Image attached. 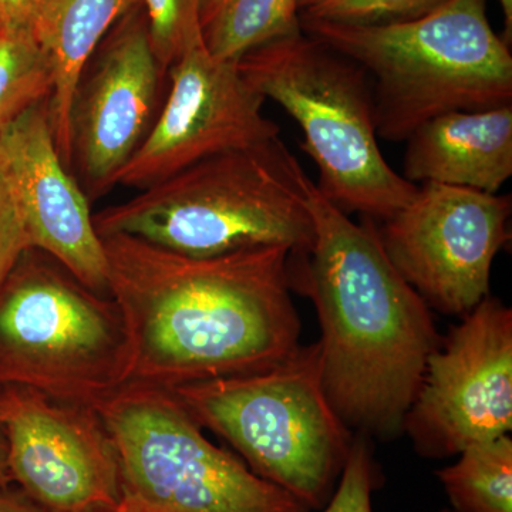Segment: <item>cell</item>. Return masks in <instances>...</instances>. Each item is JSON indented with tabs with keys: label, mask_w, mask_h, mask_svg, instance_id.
Instances as JSON below:
<instances>
[{
	"label": "cell",
	"mask_w": 512,
	"mask_h": 512,
	"mask_svg": "<svg viewBox=\"0 0 512 512\" xmlns=\"http://www.w3.org/2000/svg\"><path fill=\"white\" fill-rule=\"evenodd\" d=\"M126 372V330L113 298L30 248L0 288V384L96 407Z\"/></svg>",
	"instance_id": "52a82bcc"
},
{
	"label": "cell",
	"mask_w": 512,
	"mask_h": 512,
	"mask_svg": "<svg viewBox=\"0 0 512 512\" xmlns=\"http://www.w3.org/2000/svg\"><path fill=\"white\" fill-rule=\"evenodd\" d=\"M94 409L119 458L123 494L153 512H309L215 446L171 389L121 384Z\"/></svg>",
	"instance_id": "ba28073f"
},
{
	"label": "cell",
	"mask_w": 512,
	"mask_h": 512,
	"mask_svg": "<svg viewBox=\"0 0 512 512\" xmlns=\"http://www.w3.org/2000/svg\"><path fill=\"white\" fill-rule=\"evenodd\" d=\"M377 468L365 439H353L338 485L320 512H373Z\"/></svg>",
	"instance_id": "7402d4cb"
},
{
	"label": "cell",
	"mask_w": 512,
	"mask_h": 512,
	"mask_svg": "<svg viewBox=\"0 0 512 512\" xmlns=\"http://www.w3.org/2000/svg\"><path fill=\"white\" fill-rule=\"evenodd\" d=\"M0 156L18 192L32 248L52 256L87 288L109 295L90 200L60 158L47 101L0 133Z\"/></svg>",
	"instance_id": "5bb4252c"
},
{
	"label": "cell",
	"mask_w": 512,
	"mask_h": 512,
	"mask_svg": "<svg viewBox=\"0 0 512 512\" xmlns=\"http://www.w3.org/2000/svg\"><path fill=\"white\" fill-rule=\"evenodd\" d=\"M437 477L457 512H512V440L471 444Z\"/></svg>",
	"instance_id": "ac0fdd59"
},
{
	"label": "cell",
	"mask_w": 512,
	"mask_h": 512,
	"mask_svg": "<svg viewBox=\"0 0 512 512\" xmlns=\"http://www.w3.org/2000/svg\"><path fill=\"white\" fill-rule=\"evenodd\" d=\"M498 2H500L504 13L505 32L503 39L510 46L512 37V0H498Z\"/></svg>",
	"instance_id": "83f0119b"
},
{
	"label": "cell",
	"mask_w": 512,
	"mask_h": 512,
	"mask_svg": "<svg viewBox=\"0 0 512 512\" xmlns=\"http://www.w3.org/2000/svg\"><path fill=\"white\" fill-rule=\"evenodd\" d=\"M87 512H153L147 510L146 507L136 503V501L128 498L127 495H121L120 500H117L116 503L103 505V507L94 508V510H90Z\"/></svg>",
	"instance_id": "4316f807"
},
{
	"label": "cell",
	"mask_w": 512,
	"mask_h": 512,
	"mask_svg": "<svg viewBox=\"0 0 512 512\" xmlns=\"http://www.w3.org/2000/svg\"><path fill=\"white\" fill-rule=\"evenodd\" d=\"M511 195L426 183L377 229L384 252L427 305L466 315L490 293L495 256L510 239Z\"/></svg>",
	"instance_id": "9c48e42d"
},
{
	"label": "cell",
	"mask_w": 512,
	"mask_h": 512,
	"mask_svg": "<svg viewBox=\"0 0 512 512\" xmlns=\"http://www.w3.org/2000/svg\"><path fill=\"white\" fill-rule=\"evenodd\" d=\"M157 62L168 72L185 50L200 42L201 0H141Z\"/></svg>",
	"instance_id": "ffe728a7"
},
{
	"label": "cell",
	"mask_w": 512,
	"mask_h": 512,
	"mask_svg": "<svg viewBox=\"0 0 512 512\" xmlns=\"http://www.w3.org/2000/svg\"><path fill=\"white\" fill-rule=\"evenodd\" d=\"M299 0H201L202 43L217 59L238 62L256 47L301 29Z\"/></svg>",
	"instance_id": "e0dca14e"
},
{
	"label": "cell",
	"mask_w": 512,
	"mask_h": 512,
	"mask_svg": "<svg viewBox=\"0 0 512 512\" xmlns=\"http://www.w3.org/2000/svg\"><path fill=\"white\" fill-rule=\"evenodd\" d=\"M137 6L141 0H43L33 33L52 67L47 111L57 150L69 170L70 110L77 84L107 33Z\"/></svg>",
	"instance_id": "2e32d148"
},
{
	"label": "cell",
	"mask_w": 512,
	"mask_h": 512,
	"mask_svg": "<svg viewBox=\"0 0 512 512\" xmlns=\"http://www.w3.org/2000/svg\"><path fill=\"white\" fill-rule=\"evenodd\" d=\"M30 248L18 192L0 156V288Z\"/></svg>",
	"instance_id": "603a6c76"
},
{
	"label": "cell",
	"mask_w": 512,
	"mask_h": 512,
	"mask_svg": "<svg viewBox=\"0 0 512 512\" xmlns=\"http://www.w3.org/2000/svg\"><path fill=\"white\" fill-rule=\"evenodd\" d=\"M308 205L312 245L291 255L289 275L318 312L323 390L346 426L392 436L440 345L429 305L387 258L375 220L356 224L313 181Z\"/></svg>",
	"instance_id": "7a4b0ae2"
},
{
	"label": "cell",
	"mask_w": 512,
	"mask_h": 512,
	"mask_svg": "<svg viewBox=\"0 0 512 512\" xmlns=\"http://www.w3.org/2000/svg\"><path fill=\"white\" fill-rule=\"evenodd\" d=\"M5 396L6 386L0 384V474L8 476V444L5 433Z\"/></svg>",
	"instance_id": "484cf974"
},
{
	"label": "cell",
	"mask_w": 512,
	"mask_h": 512,
	"mask_svg": "<svg viewBox=\"0 0 512 512\" xmlns=\"http://www.w3.org/2000/svg\"><path fill=\"white\" fill-rule=\"evenodd\" d=\"M301 29L373 77L377 137L406 141L421 124L512 104L510 46L495 35L487 0H446L409 22L340 25L301 19Z\"/></svg>",
	"instance_id": "277c9868"
},
{
	"label": "cell",
	"mask_w": 512,
	"mask_h": 512,
	"mask_svg": "<svg viewBox=\"0 0 512 512\" xmlns=\"http://www.w3.org/2000/svg\"><path fill=\"white\" fill-rule=\"evenodd\" d=\"M94 66H87L70 110V168L90 202L116 178L153 126L163 69L148 36L143 6L110 30Z\"/></svg>",
	"instance_id": "4fadbf2b"
},
{
	"label": "cell",
	"mask_w": 512,
	"mask_h": 512,
	"mask_svg": "<svg viewBox=\"0 0 512 512\" xmlns=\"http://www.w3.org/2000/svg\"><path fill=\"white\" fill-rule=\"evenodd\" d=\"M238 67L301 127L302 150L319 171L316 188L339 210L384 221L413 200L419 185L396 173L380 151L363 67L302 29L256 47Z\"/></svg>",
	"instance_id": "5b68a950"
},
{
	"label": "cell",
	"mask_w": 512,
	"mask_h": 512,
	"mask_svg": "<svg viewBox=\"0 0 512 512\" xmlns=\"http://www.w3.org/2000/svg\"><path fill=\"white\" fill-rule=\"evenodd\" d=\"M101 241L126 330V383L173 390L249 375L301 346L288 248L190 256L130 235Z\"/></svg>",
	"instance_id": "6da1fadb"
},
{
	"label": "cell",
	"mask_w": 512,
	"mask_h": 512,
	"mask_svg": "<svg viewBox=\"0 0 512 512\" xmlns=\"http://www.w3.org/2000/svg\"><path fill=\"white\" fill-rule=\"evenodd\" d=\"M6 32V23L5 19H3L2 12H0V37L3 36V33Z\"/></svg>",
	"instance_id": "f1b7e54d"
},
{
	"label": "cell",
	"mask_w": 512,
	"mask_h": 512,
	"mask_svg": "<svg viewBox=\"0 0 512 512\" xmlns=\"http://www.w3.org/2000/svg\"><path fill=\"white\" fill-rule=\"evenodd\" d=\"M446 0H313L299 19L340 25L379 26L409 22L439 8Z\"/></svg>",
	"instance_id": "44dd1931"
},
{
	"label": "cell",
	"mask_w": 512,
	"mask_h": 512,
	"mask_svg": "<svg viewBox=\"0 0 512 512\" xmlns=\"http://www.w3.org/2000/svg\"><path fill=\"white\" fill-rule=\"evenodd\" d=\"M313 0H299V5H301V9L305 8V6H308L309 3H312Z\"/></svg>",
	"instance_id": "f546056e"
},
{
	"label": "cell",
	"mask_w": 512,
	"mask_h": 512,
	"mask_svg": "<svg viewBox=\"0 0 512 512\" xmlns=\"http://www.w3.org/2000/svg\"><path fill=\"white\" fill-rule=\"evenodd\" d=\"M312 180L281 137L224 151L93 214L100 238L130 235L190 256L309 251Z\"/></svg>",
	"instance_id": "3957f363"
},
{
	"label": "cell",
	"mask_w": 512,
	"mask_h": 512,
	"mask_svg": "<svg viewBox=\"0 0 512 512\" xmlns=\"http://www.w3.org/2000/svg\"><path fill=\"white\" fill-rule=\"evenodd\" d=\"M52 92V67L33 30L6 29L0 37V133Z\"/></svg>",
	"instance_id": "d6986e66"
},
{
	"label": "cell",
	"mask_w": 512,
	"mask_h": 512,
	"mask_svg": "<svg viewBox=\"0 0 512 512\" xmlns=\"http://www.w3.org/2000/svg\"><path fill=\"white\" fill-rule=\"evenodd\" d=\"M441 512H450V511L444 510V511H441Z\"/></svg>",
	"instance_id": "4dcf8cb0"
},
{
	"label": "cell",
	"mask_w": 512,
	"mask_h": 512,
	"mask_svg": "<svg viewBox=\"0 0 512 512\" xmlns=\"http://www.w3.org/2000/svg\"><path fill=\"white\" fill-rule=\"evenodd\" d=\"M170 92L116 185L146 190L205 158L254 146L281 134L264 116L265 99L239 70L217 59L202 40L168 70Z\"/></svg>",
	"instance_id": "8fae6325"
},
{
	"label": "cell",
	"mask_w": 512,
	"mask_h": 512,
	"mask_svg": "<svg viewBox=\"0 0 512 512\" xmlns=\"http://www.w3.org/2000/svg\"><path fill=\"white\" fill-rule=\"evenodd\" d=\"M424 457L446 458L512 429V311L487 298L427 359L403 421Z\"/></svg>",
	"instance_id": "30bf717a"
},
{
	"label": "cell",
	"mask_w": 512,
	"mask_h": 512,
	"mask_svg": "<svg viewBox=\"0 0 512 512\" xmlns=\"http://www.w3.org/2000/svg\"><path fill=\"white\" fill-rule=\"evenodd\" d=\"M406 143L403 177L410 183L498 194L512 175V104L434 117Z\"/></svg>",
	"instance_id": "9a60e30c"
},
{
	"label": "cell",
	"mask_w": 512,
	"mask_h": 512,
	"mask_svg": "<svg viewBox=\"0 0 512 512\" xmlns=\"http://www.w3.org/2000/svg\"><path fill=\"white\" fill-rule=\"evenodd\" d=\"M0 512H49L36 504L10 480L0 474Z\"/></svg>",
	"instance_id": "d4e9b609"
},
{
	"label": "cell",
	"mask_w": 512,
	"mask_h": 512,
	"mask_svg": "<svg viewBox=\"0 0 512 512\" xmlns=\"http://www.w3.org/2000/svg\"><path fill=\"white\" fill-rule=\"evenodd\" d=\"M8 473L49 512H87L123 495L119 458L99 412L6 387Z\"/></svg>",
	"instance_id": "7c38bea8"
},
{
	"label": "cell",
	"mask_w": 512,
	"mask_h": 512,
	"mask_svg": "<svg viewBox=\"0 0 512 512\" xmlns=\"http://www.w3.org/2000/svg\"><path fill=\"white\" fill-rule=\"evenodd\" d=\"M202 429L237 451L264 480L309 511L332 497L353 439L320 375L319 343L274 367L173 389Z\"/></svg>",
	"instance_id": "8992f818"
},
{
	"label": "cell",
	"mask_w": 512,
	"mask_h": 512,
	"mask_svg": "<svg viewBox=\"0 0 512 512\" xmlns=\"http://www.w3.org/2000/svg\"><path fill=\"white\" fill-rule=\"evenodd\" d=\"M43 0H0V12L6 29L33 30Z\"/></svg>",
	"instance_id": "cb8c5ba5"
}]
</instances>
